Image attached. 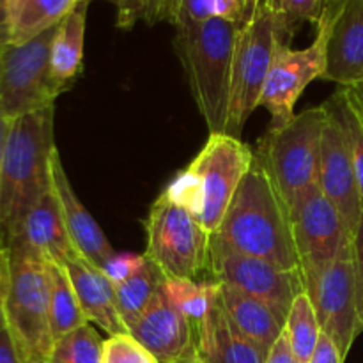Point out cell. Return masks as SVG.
I'll list each match as a JSON object with an SVG mask.
<instances>
[{
  "label": "cell",
  "instance_id": "obj_1",
  "mask_svg": "<svg viewBox=\"0 0 363 363\" xmlns=\"http://www.w3.org/2000/svg\"><path fill=\"white\" fill-rule=\"evenodd\" d=\"M211 243L264 259L282 269H300L291 225V206L268 170L254 158Z\"/></svg>",
  "mask_w": 363,
  "mask_h": 363
},
{
  "label": "cell",
  "instance_id": "obj_2",
  "mask_svg": "<svg viewBox=\"0 0 363 363\" xmlns=\"http://www.w3.org/2000/svg\"><path fill=\"white\" fill-rule=\"evenodd\" d=\"M55 106L11 121L0 176V238L7 243L32 206L52 188Z\"/></svg>",
  "mask_w": 363,
  "mask_h": 363
},
{
  "label": "cell",
  "instance_id": "obj_3",
  "mask_svg": "<svg viewBox=\"0 0 363 363\" xmlns=\"http://www.w3.org/2000/svg\"><path fill=\"white\" fill-rule=\"evenodd\" d=\"M238 30L222 18L176 27L174 48L209 133H225Z\"/></svg>",
  "mask_w": 363,
  "mask_h": 363
},
{
  "label": "cell",
  "instance_id": "obj_4",
  "mask_svg": "<svg viewBox=\"0 0 363 363\" xmlns=\"http://www.w3.org/2000/svg\"><path fill=\"white\" fill-rule=\"evenodd\" d=\"M9 252L4 323L21 363H46L53 347L50 328L48 261L21 245Z\"/></svg>",
  "mask_w": 363,
  "mask_h": 363
},
{
  "label": "cell",
  "instance_id": "obj_5",
  "mask_svg": "<svg viewBox=\"0 0 363 363\" xmlns=\"http://www.w3.org/2000/svg\"><path fill=\"white\" fill-rule=\"evenodd\" d=\"M280 39L289 41L282 34L279 18L269 7L268 0H255L250 16L241 25L236 35L227 135L241 138L245 124L259 106L262 87Z\"/></svg>",
  "mask_w": 363,
  "mask_h": 363
},
{
  "label": "cell",
  "instance_id": "obj_6",
  "mask_svg": "<svg viewBox=\"0 0 363 363\" xmlns=\"http://www.w3.org/2000/svg\"><path fill=\"white\" fill-rule=\"evenodd\" d=\"M326 123L323 105L294 113L282 126H269L255 151L280 194L291 202L318 183L321 138Z\"/></svg>",
  "mask_w": 363,
  "mask_h": 363
},
{
  "label": "cell",
  "instance_id": "obj_7",
  "mask_svg": "<svg viewBox=\"0 0 363 363\" xmlns=\"http://www.w3.org/2000/svg\"><path fill=\"white\" fill-rule=\"evenodd\" d=\"M145 257L169 279L201 280L209 273L211 234L191 213L160 195L145 218Z\"/></svg>",
  "mask_w": 363,
  "mask_h": 363
},
{
  "label": "cell",
  "instance_id": "obj_8",
  "mask_svg": "<svg viewBox=\"0 0 363 363\" xmlns=\"http://www.w3.org/2000/svg\"><path fill=\"white\" fill-rule=\"evenodd\" d=\"M57 27L23 45L9 43L0 48V108L11 121L55 106V99L64 92L50 69Z\"/></svg>",
  "mask_w": 363,
  "mask_h": 363
},
{
  "label": "cell",
  "instance_id": "obj_9",
  "mask_svg": "<svg viewBox=\"0 0 363 363\" xmlns=\"http://www.w3.org/2000/svg\"><path fill=\"white\" fill-rule=\"evenodd\" d=\"M305 293L314 305L321 332L337 344L346 358L357 337L363 332L353 241L340 250L332 264L305 282Z\"/></svg>",
  "mask_w": 363,
  "mask_h": 363
},
{
  "label": "cell",
  "instance_id": "obj_10",
  "mask_svg": "<svg viewBox=\"0 0 363 363\" xmlns=\"http://www.w3.org/2000/svg\"><path fill=\"white\" fill-rule=\"evenodd\" d=\"M291 225L305 282L332 264L351 241L342 216L318 183L291 202Z\"/></svg>",
  "mask_w": 363,
  "mask_h": 363
},
{
  "label": "cell",
  "instance_id": "obj_11",
  "mask_svg": "<svg viewBox=\"0 0 363 363\" xmlns=\"http://www.w3.org/2000/svg\"><path fill=\"white\" fill-rule=\"evenodd\" d=\"M208 275L215 282L227 284L264 301L284 323L298 294L305 293V280L300 269H282L264 259L240 254L215 243L209 248Z\"/></svg>",
  "mask_w": 363,
  "mask_h": 363
},
{
  "label": "cell",
  "instance_id": "obj_12",
  "mask_svg": "<svg viewBox=\"0 0 363 363\" xmlns=\"http://www.w3.org/2000/svg\"><path fill=\"white\" fill-rule=\"evenodd\" d=\"M255 152L241 138L227 133H209L190 169L204 190V211L199 222L209 234L218 229L238 186L250 170Z\"/></svg>",
  "mask_w": 363,
  "mask_h": 363
},
{
  "label": "cell",
  "instance_id": "obj_13",
  "mask_svg": "<svg viewBox=\"0 0 363 363\" xmlns=\"http://www.w3.org/2000/svg\"><path fill=\"white\" fill-rule=\"evenodd\" d=\"M326 27L315 25V38L311 46L291 48L289 41L280 39L272 67L262 87L259 106L272 113L269 126H282L294 117V106L305 89L326 69Z\"/></svg>",
  "mask_w": 363,
  "mask_h": 363
},
{
  "label": "cell",
  "instance_id": "obj_14",
  "mask_svg": "<svg viewBox=\"0 0 363 363\" xmlns=\"http://www.w3.org/2000/svg\"><path fill=\"white\" fill-rule=\"evenodd\" d=\"M130 333L160 363H197L194 323L174 307L162 286L144 315L131 326Z\"/></svg>",
  "mask_w": 363,
  "mask_h": 363
},
{
  "label": "cell",
  "instance_id": "obj_15",
  "mask_svg": "<svg viewBox=\"0 0 363 363\" xmlns=\"http://www.w3.org/2000/svg\"><path fill=\"white\" fill-rule=\"evenodd\" d=\"M318 184L325 191L326 197L333 202L353 238L358 220L363 213L360 188H358L357 174H354L346 138L328 110H326V123L321 138Z\"/></svg>",
  "mask_w": 363,
  "mask_h": 363
},
{
  "label": "cell",
  "instance_id": "obj_16",
  "mask_svg": "<svg viewBox=\"0 0 363 363\" xmlns=\"http://www.w3.org/2000/svg\"><path fill=\"white\" fill-rule=\"evenodd\" d=\"M318 25L326 27V69L323 78L339 87L363 80V0H340Z\"/></svg>",
  "mask_w": 363,
  "mask_h": 363
},
{
  "label": "cell",
  "instance_id": "obj_17",
  "mask_svg": "<svg viewBox=\"0 0 363 363\" xmlns=\"http://www.w3.org/2000/svg\"><path fill=\"white\" fill-rule=\"evenodd\" d=\"M52 188L59 201L60 211H62L64 223H66L67 234L73 243L74 250L80 257L91 262L98 269H103L106 262L117 254L108 243L106 236L103 234L101 227L98 225L91 213L84 208L71 186L67 174L64 170L62 162H60L59 151H53L52 155Z\"/></svg>",
  "mask_w": 363,
  "mask_h": 363
},
{
  "label": "cell",
  "instance_id": "obj_18",
  "mask_svg": "<svg viewBox=\"0 0 363 363\" xmlns=\"http://www.w3.org/2000/svg\"><path fill=\"white\" fill-rule=\"evenodd\" d=\"M6 245H21L57 264L77 257L53 188L32 206Z\"/></svg>",
  "mask_w": 363,
  "mask_h": 363
},
{
  "label": "cell",
  "instance_id": "obj_19",
  "mask_svg": "<svg viewBox=\"0 0 363 363\" xmlns=\"http://www.w3.org/2000/svg\"><path fill=\"white\" fill-rule=\"evenodd\" d=\"M62 266L73 284L85 319L98 325L103 332L108 333V337L130 333L117 311L113 284L106 279L105 273L80 255L69 259Z\"/></svg>",
  "mask_w": 363,
  "mask_h": 363
},
{
  "label": "cell",
  "instance_id": "obj_20",
  "mask_svg": "<svg viewBox=\"0 0 363 363\" xmlns=\"http://www.w3.org/2000/svg\"><path fill=\"white\" fill-rule=\"evenodd\" d=\"M197 363H266L268 354L234 328L218 301L195 326Z\"/></svg>",
  "mask_w": 363,
  "mask_h": 363
},
{
  "label": "cell",
  "instance_id": "obj_21",
  "mask_svg": "<svg viewBox=\"0 0 363 363\" xmlns=\"http://www.w3.org/2000/svg\"><path fill=\"white\" fill-rule=\"evenodd\" d=\"M220 303L234 328L269 354L286 330V323L272 311V307L227 284H220Z\"/></svg>",
  "mask_w": 363,
  "mask_h": 363
},
{
  "label": "cell",
  "instance_id": "obj_22",
  "mask_svg": "<svg viewBox=\"0 0 363 363\" xmlns=\"http://www.w3.org/2000/svg\"><path fill=\"white\" fill-rule=\"evenodd\" d=\"M84 0H6L11 45H23L57 27Z\"/></svg>",
  "mask_w": 363,
  "mask_h": 363
},
{
  "label": "cell",
  "instance_id": "obj_23",
  "mask_svg": "<svg viewBox=\"0 0 363 363\" xmlns=\"http://www.w3.org/2000/svg\"><path fill=\"white\" fill-rule=\"evenodd\" d=\"M89 2L78 4L57 27L50 52V69L57 84L66 92L84 69L85 20Z\"/></svg>",
  "mask_w": 363,
  "mask_h": 363
},
{
  "label": "cell",
  "instance_id": "obj_24",
  "mask_svg": "<svg viewBox=\"0 0 363 363\" xmlns=\"http://www.w3.org/2000/svg\"><path fill=\"white\" fill-rule=\"evenodd\" d=\"M50 279V328H52L53 344L67 333L74 332L80 326L87 325L80 301L73 289L69 277L62 264L48 261Z\"/></svg>",
  "mask_w": 363,
  "mask_h": 363
},
{
  "label": "cell",
  "instance_id": "obj_25",
  "mask_svg": "<svg viewBox=\"0 0 363 363\" xmlns=\"http://www.w3.org/2000/svg\"><path fill=\"white\" fill-rule=\"evenodd\" d=\"M162 272L145 257L140 268L130 279L113 286L117 311H119V315L128 332L152 303L160 286H162Z\"/></svg>",
  "mask_w": 363,
  "mask_h": 363
},
{
  "label": "cell",
  "instance_id": "obj_26",
  "mask_svg": "<svg viewBox=\"0 0 363 363\" xmlns=\"http://www.w3.org/2000/svg\"><path fill=\"white\" fill-rule=\"evenodd\" d=\"M162 289L174 307L186 315L194 326H197L206 318L220 296V284L211 279L191 280L163 277Z\"/></svg>",
  "mask_w": 363,
  "mask_h": 363
},
{
  "label": "cell",
  "instance_id": "obj_27",
  "mask_svg": "<svg viewBox=\"0 0 363 363\" xmlns=\"http://www.w3.org/2000/svg\"><path fill=\"white\" fill-rule=\"evenodd\" d=\"M286 335L298 363H308L321 337L318 314L307 293L298 294L286 319Z\"/></svg>",
  "mask_w": 363,
  "mask_h": 363
},
{
  "label": "cell",
  "instance_id": "obj_28",
  "mask_svg": "<svg viewBox=\"0 0 363 363\" xmlns=\"http://www.w3.org/2000/svg\"><path fill=\"white\" fill-rule=\"evenodd\" d=\"M105 340L91 323L57 340L46 363H101Z\"/></svg>",
  "mask_w": 363,
  "mask_h": 363
},
{
  "label": "cell",
  "instance_id": "obj_29",
  "mask_svg": "<svg viewBox=\"0 0 363 363\" xmlns=\"http://www.w3.org/2000/svg\"><path fill=\"white\" fill-rule=\"evenodd\" d=\"M181 0H121L117 4V27L131 30L137 23H170L179 20Z\"/></svg>",
  "mask_w": 363,
  "mask_h": 363
},
{
  "label": "cell",
  "instance_id": "obj_30",
  "mask_svg": "<svg viewBox=\"0 0 363 363\" xmlns=\"http://www.w3.org/2000/svg\"><path fill=\"white\" fill-rule=\"evenodd\" d=\"M254 4L255 0H181L177 25L222 18L241 27L250 16Z\"/></svg>",
  "mask_w": 363,
  "mask_h": 363
},
{
  "label": "cell",
  "instance_id": "obj_31",
  "mask_svg": "<svg viewBox=\"0 0 363 363\" xmlns=\"http://www.w3.org/2000/svg\"><path fill=\"white\" fill-rule=\"evenodd\" d=\"M325 108L328 110L330 116L337 121V124L342 130L344 138L350 147L351 160H353L354 174H357L358 188H360V197H362V208H363V124L351 108L350 103L346 101L344 94L339 91L332 96L326 103H323Z\"/></svg>",
  "mask_w": 363,
  "mask_h": 363
},
{
  "label": "cell",
  "instance_id": "obj_32",
  "mask_svg": "<svg viewBox=\"0 0 363 363\" xmlns=\"http://www.w3.org/2000/svg\"><path fill=\"white\" fill-rule=\"evenodd\" d=\"M268 4L279 18L282 34L289 41H293L296 30L305 21L318 25L325 7V0H268Z\"/></svg>",
  "mask_w": 363,
  "mask_h": 363
},
{
  "label": "cell",
  "instance_id": "obj_33",
  "mask_svg": "<svg viewBox=\"0 0 363 363\" xmlns=\"http://www.w3.org/2000/svg\"><path fill=\"white\" fill-rule=\"evenodd\" d=\"M160 195L165 197L169 202H172L174 206H177V208H183L184 211L191 213L195 218H201L202 211H204L202 183L190 167L177 172Z\"/></svg>",
  "mask_w": 363,
  "mask_h": 363
},
{
  "label": "cell",
  "instance_id": "obj_34",
  "mask_svg": "<svg viewBox=\"0 0 363 363\" xmlns=\"http://www.w3.org/2000/svg\"><path fill=\"white\" fill-rule=\"evenodd\" d=\"M101 363H160L131 333L110 335L103 344Z\"/></svg>",
  "mask_w": 363,
  "mask_h": 363
},
{
  "label": "cell",
  "instance_id": "obj_35",
  "mask_svg": "<svg viewBox=\"0 0 363 363\" xmlns=\"http://www.w3.org/2000/svg\"><path fill=\"white\" fill-rule=\"evenodd\" d=\"M145 261V255L140 254H116L108 262H106L105 268L101 269L106 275V279L116 286V284L124 282L126 279H130L135 272L142 266V262Z\"/></svg>",
  "mask_w": 363,
  "mask_h": 363
},
{
  "label": "cell",
  "instance_id": "obj_36",
  "mask_svg": "<svg viewBox=\"0 0 363 363\" xmlns=\"http://www.w3.org/2000/svg\"><path fill=\"white\" fill-rule=\"evenodd\" d=\"M353 259H354V272H357V286H358V305L360 312L363 307V213L358 220V225L354 229L353 238Z\"/></svg>",
  "mask_w": 363,
  "mask_h": 363
},
{
  "label": "cell",
  "instance_id": "obj_37",
  "mask_svg": "<svg viewBox=\"0 0 363 363\" xmlns=\"http://www.w3.org/2000/svg\"><path fill=\"white\" fill-rule=\"evenodd\" d=\"M346 358L342 357L340 350L337 347V344L330 339L328 335L321 332V337H319V342L315 346L314 354H312L311 362L308 363H344Z\"/></svg>",
  "mask_w": 363,
  "mask_h": 363
},
{
  "label": "cell",
  "instance_id": "obj_38",
  "mask_svg": "<svg viewBox=\"0 0 363 363\" xmlns=\"http://www.w3.org/2000/svg\"><path fill=\"white\" fill-rule=\"evenodd\" d=\"M7 279H9V252L0 238V328L6 325L4 323V305H6Z\"/></svg>",
  "mask_w": 363,
  "mask_h": 363
},
{
  "label": "cell",
  "instance_id": "obj_39",
  "mask_svg": "<svg viewBox=\"0 0 363 363\" xmlns=\"http://www.w3.org/2000/svg\"><path fill=\"white\" fill-rule=\"evenodd\" d=\"M266 363H298L296 357H294L293 351H291L289 340H287V335H286V330H284V333L280 335V339L277 340V344L273 346V350L269 351Z\"/></svg>",
  "mask_w": 363,
  "mask_h": 363
},
{
  "label": "cell",
  "instance_id": "obj_40",
  "mask_svg": "<svg viewBox=\"0 0 363 363\" xmlns=\"http://www.w3.org/2000/svg\"><path fill=\"white\" fill-rule=\"evenodd\" d=\"M340 92H342L346 101L350 103V106L354 110V113L363 124V80L351 85V87H340Z\"/></svg>",
  "mask_w": 363,
  "mask_h": 363
},
{
  "label": "cell",
  "instance_id": "obj_41",
  "mask_svg": "<svg viewBox=\"0 0 363 363\" xmlns=\"http://www.w3.org/2000/svg\"><path fill=\"white\" fill-rule=\"evenodd\" d=\"M0 363H21L6 325L0 328Z\"/></svg>",
  "mask_w": 363,
  "mask_h": 363
},
{
  "label": "cell",
  "instance_id": "obj_42",
  "mask_svg": "<svg viewBox=\"0 0 363 363\" xmlns=\"http://www.w3.org/2000/svg\"><path fill=\"white\" fill-rule=\"evenodd\" d=\"M11 119L2 112L0 108V176H2V160H4V149H6L7 135H9Z\"/></svg>",
  "mask_w": 363,
  "mask_h": 363
},
{
  "label": "cell",
  "instance_id": "obj_43",
  "mask_svg": "<svg viewBox=\"0 0 363 363\" xmlns=\"http://www.w3.org/2000/svg\"><path fill=\"white\" fill-rule=\"evenodd\" d=\"M9 45L7 35V20H6V0H0V48Z\"/></svg>",
  "mask_w": 363,
  "mask_h": 363
},
{
  "label": "cell",
  "instance_id": "obj_44",
  "mask_svg": "<svg viewBox=\"0 0 363 363\" xmlns=\"http://www.w3.org/2000/svg\"><path fill=\"white\" fill-rule=\"evenodd\" d=\"M340 0H325V7H323V16H328V14H332L333 11H335V7L339 6Z\"/></svg>",
  "mask_w": 363,
  "mask_h": 363
},
{
  "label": "cell",
  "instance_id": "obj_45",
  "mask_svg": "<svg viewBox=\"0 0 363 363\" xmlns=\"http://www.w3.org/2000/svg\"><path fill=\"white\" fill-rule=\"evenodd\" d=\"M84 2H92V0H84ZM105 2H113L117 6V4H119L121 0H105Z\"/></svg>",
  "mask_w": 363,
  "mask_h": 363
},
{
  "label": "cell",
  "instance_id": "obj_46",
  "mask_svg": "<svg viewBox=\"0 0 363 363\" xmlns=\"http://www.w3.org/2000/svg\"><path fill=\"white\" fill-rule=\"evenodd\" d=\"M360 318H362V325H363V307H362V312H360Z\"/></svg>",
  "mask_w": 363,
  "mask_h": 363
}]
</instances>
